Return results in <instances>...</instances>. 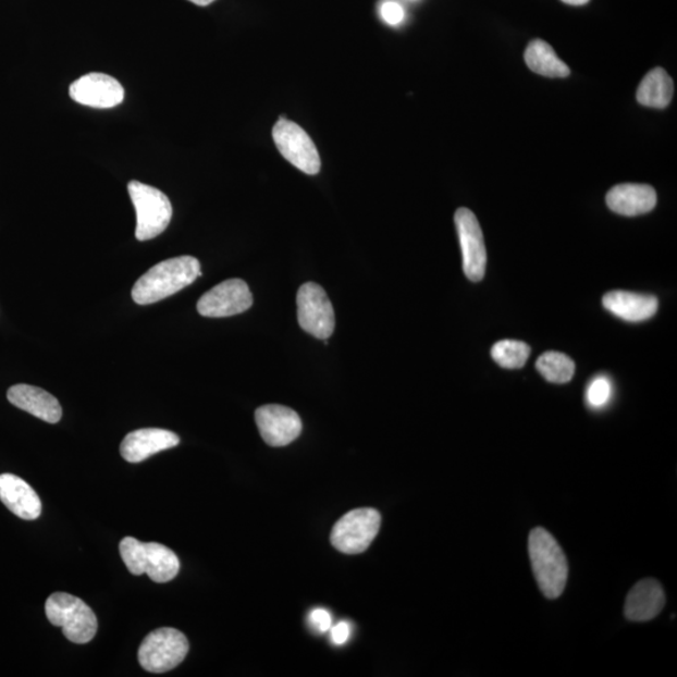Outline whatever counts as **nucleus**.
Segmentation results:
<instances>
[{
    "instance_id": "10",
    "label": "nucleus",
    "mask_w": 677,
    "mask_h": 677,
    "mask_svg": "<svg viewBox=\"0 0 677 677\" xmlns=\"http://www.w3.org/2000/svg\"><path fill=\"white\" fill-rule=\"evenodd\" d=\"M457 233L464 255V270L470 282L478 283L483 280L487 267V250L480 222L476 214L460 208L454 214Z\"/></svg>"
},
{
    "instance_id": "14",
    "label": "nucleus",
    "mask_w": 677,
    "mask_h": 677,
    "mask_svg": "<svg viewBox=\"0 0 677 677\" xmlns=\"http://www.w3.org/2000/svg\"><path fill=\"white\" fill-rule=\"evenodd\" d=\"M0 501L26 521H35L42 514V502L32 487L19 476L0 475Z\"/></svg>"
},
{
    "instance_id": "2",
    "label": "nucleus",
    "mask_w": 677,
    "mask_h": 677,
    "mask_svg": "<svg viewBox=\"0 0 677 677\" xmlns=\"http://www.w3.org/2000/svg\"><path fill=\"white\" fill-rule=\"evenodd\" d=\"M528 552L537 583L544 596L551 600L559 598L566 588L568 564L555 537L544 528H534L528 539Z\"/></svg>"
},
{
    "instance_id": "25",
    "label": "nucleus",
    "mask_w": 677,
    "mask_h": 677,
    "mask_svg": "<svg viewBox=\"0 0 677 677\" xmlns=\"http://www.w3.org/2000/svg\"><path fill=\"white\" fill-rule=\"evenodd\" d=\"M611 395H613V385L606 377L593 379L588 390V402L592 408H604Z\"/></svg>"
},
{
    "instance_id": "1",
    "label": "nucleus",
    "mask_w": 677,
    "mask_h": 677,
    "mask_svg": "<svg viewBox=\"0 0 677 677\" xmlns=\"http://www.w3.org/2000/svg\"><path fill=\"white\" fill-rule=\"evenodd\" d=\"M200 276V262L193 256L164 260L137 280L132 288V299L138 305L159 303L192 285Z\"/></svg>"
},
{
    "instance_id": "13",
    "label": "nucleus",
    "mask_w": 677,
    "mask_h": 677,
    "mask_svg": "<svg viewBox=\"0 0 677 677\" xmlns=\"http://www.w3.org/2000/svg\"><path fill=\"white\" fill-rule=\"evenodd\" d=\"M180 444V436L167 429L145 428L128 433L121 443V456L130 464L141 461Z\"/></svg>"
},
{
    "instance_id": "15",
    "label": "nucleus",
    "mask_w": 677,
    "mask_h": 677,
    "mask_svg": "<svg viewBox=\"0 0 677 677\" xmlns=\"http://www.w3.org/2000/svg\"><path fill=\"white\" fill-rule=\"evenodd\" d=\"M8 401L13 406L29 415L45 420L47 423L56 424L62 418V407L60 402L45 390L28 384H19L11 387L7 393Z\"/></svg>"
},
{
    "instance_id": "26",
    "label": "nucleus",
    "mask_w": 677,
    "mask_h": 677,
    "mask_svg": "<svg viewBox=\"0 0 677 677\" xmlns=\"http://www.w3.org/2000/svg\"><path fill=\"white\" fill-rule=\"evenodd\" d=\"M309 624L319 633H325L332 629L333 618L324 608L312 610L309 615Z\"/></svg>"
},
{
    "instance_id": "21",
    "label": "nucleus",
    "mask_w": 677,
    "mask_h": 677,
    "mask_svg": "<svg viewBox=\"0 0 677 677\" xmlns=\"http://www.w3.org/2000/svg\"><path fill=\"white\" fill-rule=\"evenodd\" d=\"M674 82L663 69L649 72L642 79L638 94V102L650 109L663 110L673 101Z\"/></svg>"
},
{
    "instance_id": "3",
    "label": "nucleus",
    "mask_w": 677,
    "mask_h": 677,
    "mask_svg": "<svg viewBox=\"0 0 677 677\" xmlns=\"http://www.w3.org/2000/svg\"><path fill=\"white\" fill-rule=\"evenodd\" d=\"M46 615L53 626L62 627L71 642L82 645L96 636L98 624L93 608L70 593L51 594L46 602Z\"/></svg>"
},
{
    "instance_id": "7",
    "label": "nucleus",
    "mask_w": 677,
    "mask_h": 677,
    "mask_svg": "<svg viewBox=\"0 0 677 677\" xmlns=\"http://www.w3.org/2000/svg\"><path fill=\"white\" fill-rule=\"evenodd\" d=\"M272 138L284 159L307 175H318L321 160L316 144L303 127L284 118L272 128Z\"/></svg>"
},
{
    "instance_id": "17",
    "label": "nucleus",
    "mask_w": 677,
    "mask_h": 677,
    "mask_svg": "<svg viewBox=\"0 0 677 677\" xmlns=\"http://www.w3.org/2000/svg\"><path fill=\"white\" fill-rule=\"evenodd\" d=\"M606 204L611 211L623 217H639L655 209L657 195L649 185L623 184L610 189Z\"/></svg>"
},
{
    "instance_id": "6",
    "label": "nucleus",
    "mask_w": 677,
    "mask_h": 677,
    "mask_svg": "<svg viewBox=\"0 0 677 677\" xmlns=\"http://www.w3.org/2000/svg\"><path fill=\"white\" fill-rule=\"evenodd\" d=\"M381 525L382 516L377 509H353L335 524L330 541L345 555H359L376 540Z\"/></svg>"
},
{
    "instance_id": "16",
    "label": "nucleus",
    "mask_w": 677,
    "mask_h": 677,
    "mask_svg": "<svg viewBox=\"0 0 677 677\" xmlns=\"http://www.w3.org/2000/svg\"><path fill=\"white\" fill-rule=\"evenodd\" d=\"M665 606V592L662 583L647 579L636 583L627 594L625 616L633 623H647L655 618Z\"/></svg>"
},
{
    "instance_id": "8",
    "label": "nucleus",
    "mask_w": 677,
    "mask_h": 677,
    "mask_svg": "<svg viewBox=\"0 0 677 677\" xmlns=\"http://www.w3.org/2000/svg\"><path fill=\"white\" fill-rule=\"evenodd\" d=\"M297 321L304 332L325 341L333 335L335 312L323 287L316 283L300 286L296 296Z\"/></svg>"
},
{
    "instance_id": "20",
    "label": "nucleus",
    "mask_w": 677,
    "mask_h": 677,
    "mask_svg": "<svg viewBox=\"0 0 677 677\" xmlns=\"http://www.w3.org/2000/svg\"><path fill=\"white\" fill-rule=\"evenodd\" d=\"M525 61L532 72L549 78H566L569 76L568 65L561 61L553 48L542 39H534L528 45Z\"/></svg>"
},
{
    "instance_id": "24",
    "label": "nucleus",
    "mask_w": 677,
    "mask_h": 677,
    "mask_svg": "<svg viewBox=\"0 0 677 677\" xmlns=\"http://www.w3.org/2000/svg\"><path fill=\"white\" fill-rule=\"evenodd\" d=\"M144 552L145 543L134 539V537H126L120 543V553L125 563L128 571L135 576L144 575Z\"/></svg>"
},
{
    "instance_id": "19",
    "label": "nucleus",
    "mask_w": 677,
    "mask_h": 677,
    "mask_svg": "<svg viewBox=\"0 0 677 677\" xmlns=\"http://www.w3.org/2000/svg\"><path fill=\"white\" fill-rule=\"evenodd\" d=\"M144 573L157 583L170 582L180 571V559L176 553L163 544L145 543L143 559Z\"/></svg>"
},
{
    "instance_id": "23",
    "label": "nucleus",
    "mask_w": 677,
    "mask_h": 677,
    "mask_svg": "<svg viewBox=\"0 0 677 677\" xmlns=\"http://www.w3.org/2000/svg\"><path fill=\"white\" fill-rule=\"evenodd\" d=\"M491 355L502 368L519 369L525 367L528 358H530L531 348L524 342L502 341L493 345Z\"/></svg>"
},
{
    "instance_id": "9",
    "label": "nucleus",
    "mask_w": 677,
    "mask_h": 677,
    "mask_svg": "<svg viewBox=\"0 0 677 677\" xmlns=\"http://www.w3.org/2000/svg\"><path fill=\"white\" fill-rule=\"evenodd\" d=\"M253 303L249 285L242 279H230L202 295L197 311L206 318H229L249 310Z\"/></svg>"
},
{
    "instance_id": "4",
    "label": "nucleus",
    "mask_w": 677,
    "mask_h": 677,
    "mask_svg": "<svg viewBox=\"0 0 677 677\" xmlns=\"http://www.w3.org/2000/svg\"><path fill=\"white\" fill-rule=\"evenodd\" d=\"M128 194L136 210L137 241L147 242L160 236L169 227L172 219L170 198L159 188L145 185L139 181H131Z\"/></svg>"
},
{
    "instance_id": "5",
    "label": "nucleus",
    "mask_w": 677,
    "mask_h": 677,
    "mask_svg": "<svg viewBox=\"0 0 677 677\" xmlns=\"http://www.w3.org/2000/svg\"><path fill=\"white\" fill-rule=\"evenodd\" d=\"M188 650L183 632L163 627L146 636L138 649V662L148 673L163 674L183 663Z\"/></svg>"
},
{
    "instance_id": "30",
    "label": "nucleus",
    "mask_w": 677,
    "mask_h": 677,
    "mask_svg": "<svg viewBox=\"0 0 677 677\" xmlns=\"http://www.w3.org/2000/svg\"><path fill=\"white\" fill-rule=\"evenodd\" d=\"M564 3L569 5H584L590 2V0H563Z\"/></svg>"
},
{
    "instance_id": "29",
    "label": "nucleus",
    "mask_w": 677,
    "mask_h": 677,
    "mask_svg": "<svg viewBox=\"0 0 677 677\" xmlns=\"http://www.w3.org/2000/svg\"><path fill=\"white\" fill-rule=\"evenodd\" d=\"M188 2H192L198 7H208L213 2H217V0H188Z\"/></svg>"
},
{
    "instance_id": "12",
    "label": "nucleus",
    "mask_w": 677,
    "mask_h": 677,
    "mask_svg": "<svg viewBox=\"0 0 677 677\" xmlns=\"http://www.w3.org/2000/svg\"><path fill=\"white\" fill-rule=\"evenodd\" d=\"M74 102L94 109H112L125 99V89L118 79L104 73H88L70 87Z\"/></svg>"
},
{
    "instance_id": "28",
    "label": "nucleus",
    "mask_w": 677,
    "mask_h": 677,
    "mask_svg": "<svg viewBox=\"0 0 677 677\" xmlns=\"http://www.w3.org/2000/svg\"><path fill=\"white\" fill-rule=\"evenodd\" d=\"M329 631L330 638H332L335 645H344V643L350 639L352 627L348 623L342 621L332 627Z\"/></svg>"
},
{
    "instance_id": "27",
    "label": "nucleus",
    "mask_w": 677,
    "mask_h": 677,
    "mask_svg": "<svg viewBox=\"0 0 677 677\" xmlns=\"http://www.w3.org/2000/svg\"><path fill=\"white\" fill-rule=\"evenodd\" d=\"M381 14L391 26H396L404 20V10L402 5L395 2H385L381 8Z\"/></svg>"
},
{
    "instance_id": "11",
    "label": "nucleus",
    "mask_w": 677,
    "mask_h": 677,
    "mask_svg": "<svg viewBox=\"0 0 677 677\" xmlns=\"http://www.w3.org/2000/svg\"><path fill=\"white\" fill-rule=\"evenodd\" d=\"M255 420L262 440L271 447H285L303 431L299 415L292 408L279 404H268L256 409Z\"/></svg>"
},
{
    "instance_id": "22",
    "label": "nucleus",
    "mask_w": 677,
    "mask_h": 677,
    "mask_svg": "<svg viewBox=\"0 0 677 677\" xmlns=\"http://www.w3.org/2000/svg\"><path fill=\"white\" fill-rule=\"evenodd\" d=\"M536 368L547 382L555 384L571 382L575 374L574 360L558 352L542 354L536 362Z\"/></svg>"
},
{
    "instance_id": "18",
    "label": "nucleus",
    "mask_w": 677,
    "mask_h": 677,
    "mask_svg": "<svg viewBox=\"0 0 677 677\" xmlns=\"http://www.w3.org/2000/svg\"><path fill=\"white\" fill-rule=\"evenodd\" d=\"M602 304L614 316L626 321H643L655 316L658 309L656 296L624 291L607 293Z\"/></svg>"
}]
</instances>
